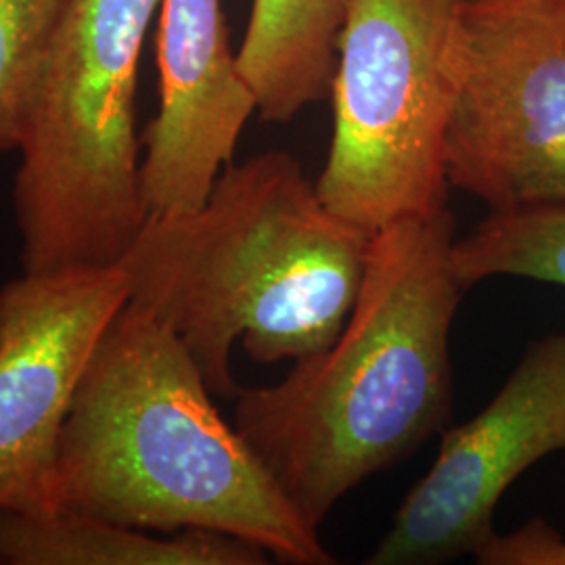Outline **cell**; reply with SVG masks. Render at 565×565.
<instances>
[{
  "mask_svg": "<svg viewBox=\"0 0 565 565\" xmlns=\"http://www.w3.org/2000/svg\"><path fill=\"white\" fill-rule=\"evenodd\" d=\"M445 210L373 233L359 298L279 384L242 387L233 424L312 527L364 480L445 431L450 331L465 294Z\"/></svg>",
  "mask_w": 565,
  "mask_h": 565,
  "instance_id": "6da1fadb",
  "label": "cell"
},
{
  "mask_svg": "<svg viewBox=\"0 0 565 565\" xmlns=\"http://www.w3.org/2000/svg\"><path fill=\"white\" fill-rule=\"evenodd\" d=\"M371 239L321 200L291 153L273 149L228 163L198 210L149 216L120 268L130 302L181 338L214 396L235 398V343L275 364L333 342Z\"/></svg>",
  "mask_w": 565,
  "mask_h": 565,
  "instance_id": "7a4b0ae2",
  "label": "cell"
},
{
  "mask_svg": "<svg viewBox=\"0 0 565 565\" xmlns=\"http://www.w3.org/2000/svg\"><path fill=\"white\" fill-rule=\"evenodd\" d=\"M212 396L181 338L128 300L65 422L60 509L151 532H224L281 564H335Z\"/></svg>",
  "mask_w": 565,
  "mask_h": 565,
  "instance_id": "3957f363",
  "label": "cell"
},
{
  "mask_svg": "<svg viewBox=\"0 0 565 565\" xmlns=\"http://www.w3.org/2000/svg\"><path fill=\"white\" fill-rule=\"evenodd\" d=\"M160 2H74L18 151L25 273L120 266L149 221L137 88Z\"/></svg>",
  "mask_w": 565,
  "mask_h": 565,
  "instance_id": "277c9868",
  "label": "cell"
},
{
  "mask_svg": "<svg viewBox=\"0 0 565 565\" xmlns=\"http://www.w3.org/2000/svg\"><path fill=\"white\" fill-rule=\"evenodd\" d=\"M465 0H354L331 81L321 200L375 233L448 210L446 132L463 70Z\"/></svg>",
  "mask_w": 565,
  "mask_h": 565,
  "instance_id": "5b68a950",
  "label": "cell"
},
{
  "mask_svg": "<svg viewBox=\"0 0 565 565\" xmlns=\"http://www.w3.org/2000/svg\"><path fill=\"white\" fill-rule=\"evenodd\" d=\"M445 163L490 212L565 203V2L465 0Z\"/></svg>",
  "mask_w": 565,
  "mask_h": 565,
  "instance_id": "8992f818",
  "label": "cell"
},
{
  "mask_svg": "<svg viewBox=\"0 0 565 565\" xmlns=\"http://www.w3.org/2000/svg\"><path fill=\"white\" fill-rule=\"evenodd\" d=\"M130 300L120 266L21 273L0 287V511L60 509V448L84 371Z\"/></svg>",
  "mask_w": 565,
  "mask_h": 565,
  "instance_id": "52a82bcc",
  "label": "cell"
},
{
  "mask_svg": "<svg viewBox=\"0 0 565 565\" xmlns=\"http://www.w3.org/2000/svg\"><path fill=\"white\" fill-rule=\"evenodd\" d=\"M440 440L366 564H446L476 555L497 532L494 511L511 484L565 450V333L530 343L497 396Z\"/></svg>",
  "mask_w": 565,
  "mask_h": 565,
  "instance_id": "ba28073f",
  "label": "cell"
},
{
  "mask_svg": "<svg viewBox=\"0 0 565 565\" xmlns=\"http://www.w3.org/2000/svg\"><path fill=\"white\" fill-rule=\"evenodd\" d=\"M158 74L160 109L141 137L149 216L203 205L258 114L228 42L224 0L160 2Z\"/></svg>",
  "mask_w": 565,
  "mask_h": 565,
  "instance_id": "9c48e42d",
  "label": "cell"
},
{
  "mask_svg": "<svg viewBox=\"0 0 565 565\" xmlns=\"http://www.w3.org/2000/svg\"><path fill=\"white\" fill-rule=\"evenodd\" d=\"M263 546L214 530H151L57 509L0 511V565H264Z\"/></svg>",
  "mask_w": 565,
  "mask_h": 565,
  "instance_id": "30bf717a",
  "label": "cell"
},
{
  "mask_svg": "<svg viewBox=\"0 0 565 565\" xmlns=\"http://www.w3.org/2000/svg\"><path fill=\"white\" fill-rule=\"evenodd\" d=\"M352 2L252 0L237 61L264 121L285 124L329 97Z\"/></svg>",
  "mask_w": 565,
  "mask_h": 565,
  "instance_id": "8fae6325",
  "label": "cell"
},
{
  "mask_svg": "<svg viewBox=\"0 0 565 565\" xmlns=\"http://www.w3.org/2000/svg\"><path fill=\"white\" fill-rule=\"evenodd\" d=\"M452 266L465 291L494 277L565 287V203L490 212L455 239Z\"/></svg>",
  "mask_w": 565,
  "mask_h": 565,
  "instance_id": "7c38bea8",
  "label": "cell"
},
{
  "mask_svg": "<svg viewBox=\"0 0 565 565\" xmlns=\"http://www.w3.org/2000/svg\"><path fill=\"white\" fill-rule=\"evenodd\" d=\"M76 0H0V153L20 151Z\"/></svg>",
  "mask_w": 565,
  "mask_h": 565,
  "instance_id": "4fadbf2b",
  "label": "cell"
},
{
  "mask_svg": "<svg viewBox=\"0 0 565 565\" xmlns=\"http://www.w3.org/2000/svg\"><path fill=\"white\" fill-rule=\"evenodd\" d=\"M473 557L482 565H565V536L536 518L513 532H494Z\"/></svg>",
  "mask_w": 565,
  "mask_h": 565,
  "instance_id": "5bb4252c",
  "label": "cell"
},
{
  "mask_svg": "<svg viewBox=\"0 0 565 565\" xmlns=\"http://www.w3.org/2000/svg\"><path fill=\"white\" fill-rule=\"evenodd\" d=\"M562 2H565V0H562Z\"/></svg>",
  "mask_w": 565,
  "mask_h": 565,
  "instance_id": "9a60e30c",
  "label": "cell"
}]
</instances>
